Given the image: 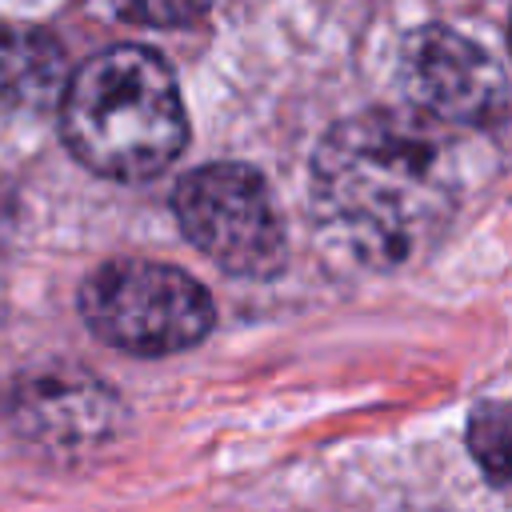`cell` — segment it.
<instances>
[{"label": "cell", "mask_w": 512, "mask_h": 512, "mask_svg": "<svg viewBox=\"0 0 512 512\" xmlns=\"http://www.w3.org/2000/svg\"><path fill=\"white\" fill-rule=\"evenodd\" d=\"M464 196L460 148L412 108L340 120L312 156V216L324 240L364 268L424 256Z\"/></svg>", "instance_id": "6da1fadb"}, {"label": "cell", "mask_w": 512, "mask_h": 512, "mask_svg": "<svg viewBox=\"0 0 512 512\" xmlns=\"http://www.w3.org/2000/svg\"><path fill=\"white\" fill-rule=\"evenodd\" d=\"M60 128L72 156L108 180H152L188 140L176 76L144 44L88 56L64 84Z\"/></svg>", "instance_id": "7a4b0ae2"}, {"label": "cell", "mask_w": 512, "mask_h": 512, "mask_svg": "<svg viewBox=\"0 0 512 512\" xmlns=\"http://www.w3.org/2000/svg\"><path fill=\"white\" fill-rule=\"evenodd\" d=\"M84 324L132 356H172L200 344L216 324V304L188 272L120 256L80 284Z\"/></svg>", "instance_id": "3957f363"}, {"label": "cell", "mask_w": 512, "mask_h": 512, "mask_svg": "<svg viewBox=\"0 0 512 512\" xmlns=\"http://www.w3.org/2000/svg\"><path fill=\"white\" fill-rule=\"evenodd\" d=\"M172 212L184 236L232 276H276L288 260L284 220L264 176L236 160L192 168L176 192Z\"/></svg>", "instance_id": "277c9868"}, {"label": "cell", "mask_w": 512, "mask_h": 512, "mask_svg": "<svg viewBox=\"0 0 512 512\" xmlns=\"http://www.w3.org/2000/svg\"><path fill=\"white\" fill-rule=\"evenodd\" d=\"M400 80L412 112L444 128H488L512 112V80L468 36L424 24L400 48Z\"/></svg>", "instance_id": "5b68a950"}, {"label": "cell", "mask_w": 512, "mask_h": 512, "mask_svg": "<svg viewBox=\"0 0 512 512\" xmlns=\"http://www.w3.org/2000/svg\"><path fill=\"white\" fill-rule=\"evenodd\" d=\"M124 424V404L104 380L84 372H48L16 388V428L48 452H92Z\"/></svg>", "instance_id": "8992f818"}, {"label": "cell", "mask_w": 512, "mask_h": 512, "mask_svg": "<svg viewBox=\"0 0 512 512\" xmlns=\"http://www.w3.org/2000/svg\"><path fill=\"white\" fill-rule=\"evenodd\" d=\"M68 60L52 32L0 24V116H32L52 108L68 84Z\"/></svg>", "instance_id": "52a82bcc"}, {"label": "cell", "mask_w": 512, "mask_h": 512, "mask_svg": "<svg viewBox=\"0 0 512 512\" xmlns=\"http://www.w3.org/2000/svg\"><path fill=\"white\" fill-rule=\"evenodd\" d=\"M468 452L496 484H512V400H484L468 416Z\"/></svg>", "instance_id": "ba28073f"}, {"label": "cell", "mask_w": 512, "mask_h": 512, "mask_svg": "<svg viewBox=\"0 0 512 512\" xmlns=\"http://www.w3.org/2000/svg\"><path fill=\"white\" fill-rule=\"evenodd\" d=\"M124 16L152 20V24H188L192 16H200V8H188V4H156V8H124Z\"/></svg>", "instance_id": "9c48e42d"}]
</instances>
